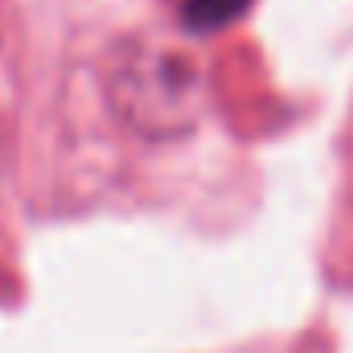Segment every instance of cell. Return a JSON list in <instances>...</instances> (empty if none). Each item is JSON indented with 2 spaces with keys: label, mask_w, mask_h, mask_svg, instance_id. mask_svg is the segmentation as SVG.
<instances>
[{
  "label": "cell",
  "mask_w": 353,
  "mask_h": 353,
  "mask_svg": "<svg viewBox=\"0 0 353 353\" xmlns=\"http://www.w3.org/2000/svg\"><path fill=\"white\" fill-rule=\"evenodd\" d=\"M111 94L119 115L148 136H173L197 119V70L189 58L148 41L123 50L111 74Z\"/></svg>",
  "instance_id": "6da1fadb"
},
{
  "label": "cell",
  "mask_w": 353,
  "mask_h": 353,
  "mask_svg": "<svg viewBox=\"0 0 353 353\" xmlns=\"http://www.w3.org/2000/svg\"><path fill=\"white\" fill-rule=\"evenodd\" d=\"M251 0H181V17L193 29H222L247 12Z\"/></svg>",
  "instance_id": "7a4b0ae2"
}]
</instances>
